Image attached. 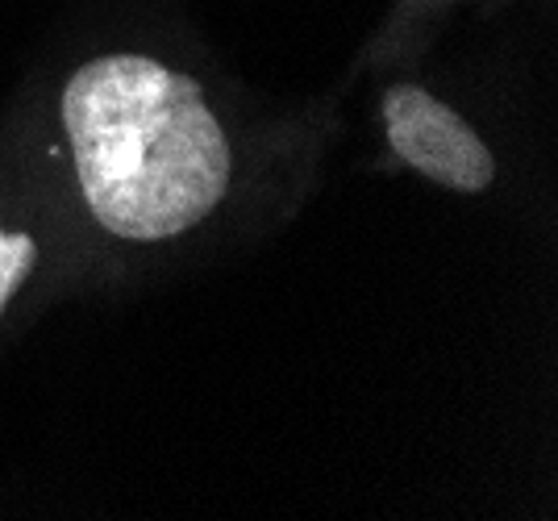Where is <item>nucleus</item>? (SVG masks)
I'll return each instance as SVG.
<instances>
[{"label": "nucleus", "instance_id": "1", "mask_svg": "<svg viewBox=\"0 0 558 521\" xmlns=\"http://www.w3.org/2000/svg\"><path fill=\"white\" fill-rule=\"evenodd\" d=\"M63 125L84 201L117 238L184 234L230 189V143L201 84L146 54L84 63L63 88Z\"/></svg>", "mask_w": 558, "mask_h": 521}, {"label": "nucleus", "instance_id": "2", "mask_svg": "<svg viewBox=\"0 0 558 521\" xmlns=\"http://www.w3.org/2000/svg\"><path fill=\"white\" fill-rule=\"evenodd\" d=\"M384 125L396 155L442 189L484 192L496 180V159L484 138L417 84H396L384 93Z\"/></svg>", "mask_w": 558, "mask_h": 521}, {"label": "nucleus", "instance_id": "3", "mask_svg": "<svg viewBox=\"0 0 558 521\" xmlns=\"http://www.w3.org/2000/svg\"><path fill=\"white\" fill-rule=\"evenodd\" d=\"M38 263V246L29 234H0V313L9 305V296L25 284V276Z\"/></svg>", "mask_w": 558, "mask_h": 521}]
</instances>
